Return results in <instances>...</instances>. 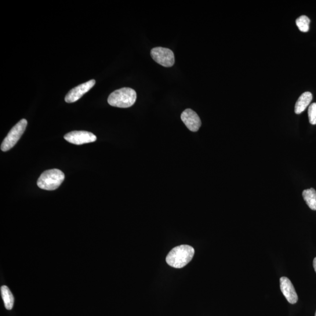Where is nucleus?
I'll list each match as a JSON object with an SVG mask.
<instances>
[{"label":"nucleus","mask_w":316,"mask_h":316,"mask_svg":"<svg viewBox=\"0 0 316 316\" xmlns=\"http://www.w3.org/2000/svg\"><path fill=\"white\" fill-rule=\"evenodd\" d=\"M195 249L188 245H181L173 248L167 256L166 261L170 267L181 268L191 262L194 256Z\"/></svg>","instance_id":"nucleus-1"},{"label":"nucleus","mask_w":316,"mask_h":316,"mask_svg":"<svg viewBox=\"0 0 316 316\" xmlns=\"http://www.w3.org/2000/svg\"><path fill=\"white\" fill-rule=\"evenodd\" d=\"M137 93L132 88H124L114 91L108 98V103L112 107L129 108L136 103Z\"/></svg>","instance_id":"nucleus-2"},{"label":"nucleus","mask_w":316,"mask_h":316,"mask_svg":"<svg viewBox=\"0 0 316 316\" xmlns=\"http://www.w3.org/2000/svg\"><path fill=\"white\" fill-rule=\"evenodd\" d=\"M64 179L65 174L61 170L57 169L48 170L40 176L37 185L42 189L54 191L60 186Z\"/></svg>","instance_id":"nucleus-3"},{"label":"nucleus","mask_w":316,"mask_h":316,"mask_svg":"<svg viewBox=\"0 0 316 316\" xmlns=\"http://www.w3.org/2000/svg\"><path fill=\"white\" fill-rule=\"evenodd\" d=\"M27 123L28 122L26 119H23L13 127V128L10 130L6 139L3 141L1 145L2 151H8L15 146L18 140L20 139V138L25 132Z\"/></svg>","instance_id":"nucleus-4"},{"label":"nucleus","mask_w":316,"mask_h":316,"mask_svg":"<svg viewBox=\"0 0 316 316\" xmlns=\"http://www.w3.org/2000/svg\"><path fill=\"white\" fill-rule=\"evenodd\" d=\"M151 54L152 59L163 67L170 68L175 64V55L168 48L157 47L151 50Z\"/></svg>","instance_id":"nucleus-5"},{"label":"nucleus","mask_w":316,"mask_h":316,"mask_svg":"<svg viewBox=\"0 0 316 316\" xmlns=\"http://www.w3.org/2000/svg\"><path fill=\"white\" fill-rule=\"evenodd\" d=\"M64 139L69 143L75 145L93 143L97 140V137L94 134L85 131H75L68 133L65 136Z\"/></svg>","instance_id":"nucleus-6"},{"label":"nucleus","mask_w":316,"mask_h":316,"mask_svg":"<svg viewBox=\"0 0 316 316\" xmlns=\"http://www.w3.org/2000/svg\"><path fill=\"white\" fill-rule=\"evenodd\" d=\"M95 84V80H90L88 82L75 87V88L72 89L67 94V95L65 97V101L68 103L76 102V101L81 99L85 94L88 93Z\"/></svg>","instance_id":"nucleus-7"},{"label":"nucleus","mask_w":316,"mask_h":316,"mask_svg":"<svg viewBox=\"0 0 316 316\" xmlns=\"http://www.w3.org/2000/svg\"><path fill=\"white\" fill-rule=\"evenodd\" d=\"M181 119L192 132H198L202 125L201 118L198 114L189 108L186 109L181 113Z\"/></svg>","instance_id":"nucleus-8"},{"label":"nucleus","mask_w":316,"mask_h":316,"mask_svg":"<svg viewBox=\"0 0 316 316\" xmlns=\"http://www.w3.org/2000/svg\"><path fill=\"white\" fill-rule=\"evenodd\" d=\"M280 288L283 295L290 304H295L298 300V296L295 288L291 282L287 277H282L280 279Z\"/></svg>","instance_id":"nucleus-9"},{"label":"nucleus","mask_w":316,"mask_h":316,"mask_svg":"<svg viewBox=\"0 0 316 316\" xmlns=\"http://www.w3.org/2000/svg\"><path fill=\"white\" fill-rule=\"evenodd\" d=\"M312 99H313V95L309 92H304L301 94L295 105V113L299 114L306 110Z\"/></svg>","instance_id":"nucleus-10"},{"label":"nucleus","mask_w":316,"mask_h":316,"mask_svg":"<svg viewBox=\"0 0 316 316\" xmlns=\"http://www.w3.org/2000/svg\"><path fill=\"white\" fill-rule=\"evenodd\" d=\"M2 298L7 310H12L14 303V297L8 287L3 286L1 288Z\"/></svg>","instance_id":"nucleus-11"},{"label":"nucleus","mask_w":316,"mask_h":316,"mask_svg":"<svg viewBox=\"0 0 316 316\" xmlns=\"http://www.w3.org/2000/svg\"><path fill=\"white\" fill-rule=\"evenodd\" d=\"M304 201L309 208L313 210H316V192L313 188L304 190L302 193Z\"/></svg>","instance_id":"nucleus-12"},{"label":"nucleus","mask_w":316,"mask_h":316,"mask_svg":"<svg viewBox=\"0 0 316 316\" xmlns=\"http://www.w3.org/2000/svg\"><path fill=\"white\" fill-rule=\"evenodd\" d=\"M310 20L308 17L306 16H301L299 17L296 21L297 27L301 32H306L309 30V25Z\"/></svg>","instance_id":"nucleus-13"},{"label":"nucleus","mask_w":316,"mask_h":316,"mask_svg":"<svg viewBox=\"0 0 316 316\" xmlns=\"http://www.w3.org/2000/svg\"><path fill=\"white\" fill-rule=\"evenodd\" d=\"M308 116L309 122L312 125L316 124V103L311 104L308 109Z\"/></svg>","instance_id":"nucleus-14"},{"label":"nucleus","mask_w":316,"mask_h":316,"mask_svg":"<svg viewBox=\"0 0 316 316\" xmlns=\"http://www.w3.org/2000/svg\"><path fill=\"white\" fill-rule=\"evenodd\" d=\"M313 267H314V269L316 273V257L313 260Z\"/></svg>","instance_id":"nucleus-15"},{"label":"nucleus","mask_w":316,"mask_h":316,"mask_svg":"<svg viewBox=\"0 0 316 316\" xmlns=\"http://www.w3.org/2000/svg\"><path fill=\"white\" fill-rule=\"evenodd\" d=\"M315 316H316V311H315Z\"/></svg>","instance_id":"nucleus-16"}]
</instances>
